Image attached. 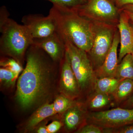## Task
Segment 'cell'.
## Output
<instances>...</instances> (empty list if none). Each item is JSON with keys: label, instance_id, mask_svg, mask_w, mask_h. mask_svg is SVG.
<instances>
[{"label": "cell", "instance_id": "6da1fadb", "mask_svg": "<svg viewBox=\"0 0 133 133\" xmlns=\"http://www.w3.org/2000/svg\"><path fill=\"white\" fill-rule=\"evenodd\" d=\"M45 52L33 44L26 52V66L18 78L16 95L22 109L40 104L50 91L53 66Z\"/></svg>", "mask_w": 133, "mask_h": 133}, {"label": "cell", "instance_id": "7a4b0ae2", "mask_svg": "<svg viewBox=\"0 0 133 133\" xmlns=\"http://www.w3.org/2000/svg\"><path fill=\"white\" fill-rule=\"evenodd\" d=\"M49 15L54 21L56 31L64 42L68 41L88 53L94 38L93 23L80 15L75 9L53 5Z\"/></svg>", "mask_w": 133, "mask_h": 133}, {"label": "cell", "instance_id": "3957f363", "mask_svg": "<svg viewBox=\"0 0 133 133\" xmlns=\"http://www.w3.org/2000/svg\"><path fill=\"white\" fill-rule=\"evenodd\" d=\"M5 6L0 9V50L3 55L13 58L22 65L33 38L27 28L9 17Z\"/></svg>", "mask_w": 133, "mask_h": 133}, {"label": "cell", "instance_id": "277c9868", "mask_svg": "<svg viewBox=\"0 0 133 133\" xmlns=\"http://www.w3.org/2000/svg\"><path fill=\"white\" fill-rule=\"evenodd\" d=\"M65 50L68 53L72 69L78 82L81 93L93 92L97 79L95 70L88 53L72 43L65 41Z\"/></svg>", "mask_w": 133, "mask_h": 133}, {"label": "cell", "instance_id": "5b68a950", "mask_svg": "<svg viewBox=\"0 0 133 133\" xmlns=\"http://www.w3.org/2000/svg\"><path fill=\"white\" fill-rule=\"evenodd\" d=\"M94 38L88 57L95 71L101 67L111 47L115 33L111 24L93 23Z\"/></svg>", "mask_w": 133, "mask_h": 133}, {"label": "cell", "instance_id": "8992f818", "mask_svg": "<svg viewBox=\"0 0 133 133\" xmlns=\"http://www.w3.org/2000/svg\"><path fill=\"white\" fill-rule=\"evenodd\" d=\"M87 121L106 130L116 129L133 124V109L116 108L88 113Z\"/></svg>", "mask_w": 133, "mask_h": 133}, {"label": "cell", "instance_id": "52a82bcc", "mask_svg": "<svg viewBox=\"0 0 133 133\" xmlns=\"http://www.w3.org/2000/svg\"><path fill=\"white\" fill-rule=\"evenodd\" d=\"M75 9L80 15L94 22L111 25L118 17V9L110 0H88Z\"/></svg>", "mask_w": 133, "mask_h": 133}, {"label": "cell", "instance_id": "ba28073f", "mask_svg": "<svg viewBox=\"0 0 133 133\" xmlns=\"http://www.w3.org/2000/svg\"><path fill=\"white\" fill-rule=\"evenodd\" d=\"M22 22L30 32L33 39L44 38L56 32L54 21L48 15L29 14L23 17Z\"/></svg>", "mask_w": 133, "mask_h": 133}, {"label": "cell", "instance_id": "9c48e42d", "mask_svg": "<svg viewBox=\"0 0 133 133\" xmlns=\"http://www.w3.org/2000/svg\"><path fill=\"white\" fill-rule=\"evenodd\" d=\"M61 76L59 91L62 94L75 99L81 95L78 82L72 69L68 53L65 50L64 57L61 62Z\"/></svg>", "mask_w": 133, "mask_h": 133}, {"label": "cell", "instance_id": "30bf717a", "mask_svg": "<svg viewBox=\"0 0 133 133\" xmlns=\"http://www.w3.org/2000/svg\"><path fill=\"white\" fill-rule=\"evenodd\" d=\"M33 44L45 51L54 63L61 62L64 57L65 43L56 31L44 38L33 39Z\"/></svg>", "mask_w": 133, "mask_h": 133}, {"label": "cell", "instance_id": "8fae6325", "mask_svg": "<svg viewBox=\"0 0 133 133\" xmlns=\"http://www.w3.org/2000/svg\"><path fill=\"white\" fill-rule=\"evenodd\" d=\"M88 114L85 105L78 102L67 109L62 115V122L66 131H77L85 124Z\"/></svg>", "mask_w": 133, "mask_h": 133}, {"label": "cell", "instance_id": "7c38bea8", "mask_svg": "<svg viewBox=\"0 0 133 133\" xmlns=\"http://www.w3.org/2000/svg\"><path fill=\"white\" fill-rule=\"evenodd\" d=\"M129 17L125 11L122 13L118 24L120 38L121 46L118 63L125 56L132 54L133 50V28L129 22Z\"/></svg>", "mask_w": 133, "mask_h": 133}, {"label": "cell", "instance_id": "4fadbf2b", "mask_svg": "<svg viewBox=\"0 0 133 133\" xmlns=\"http://www.w3.org/2000/svg\"><path fill=\"white\" fill-rule=\"evenodd\" d=\"M120 42L119 33L116 31L115 33L111 49L102 66L95 71L97 78L104 77H114L118 64L117 55L118 46Z\"/></svg>", "mask_w": 133, "mask_h": 133}, {"label": "cell", "instance_id": "5bb4252c", "mask_svg": "<svg viewBox=\"0 0 133 133\" xmlns=\"http://www.w3.org/2000/svg\"><path fill=\"white\" fill-rule=\"evenodd\" d=\"M56 114L52 103H45L41 106L26 122L25 129L27 131L33 130L44 120Z\"/></svg>", "mask_w": 133, "mask_h": 133}, {"label": "cell", "instance_id": "9a60e30c", "mask_svg": "<svg viewBox=\"0 0 133 133\" xmlns=\"http://www.w3.org/2000/svg\"><path fill=\"white\" fill-rule=\"evenodd\" d=\"M115 77L120 81L127 79L133 80V58L132 54L126 55L118 64Z\"/></svg>", "mask_w": 133, "mask_h": 133}, {"label": "cell", "instance_id": "2e32d148", "mask_svg": "<svg viewBox=\"0 0 133 133\" xmlns=\"http://www.w3.org/2000/svg\"><path fill=\"white\" fill-rule=\"evenodd\" d=\"M120 81L114 77L97 78L94 91L112 95Z\"/></svg>", "mask_w": 133, "mask_h": 133}, {"label": "cell", "instance_id": "e0dca14e", "mask_svg": "<svg viewBox=\"0 0 133 133\" xmlns=\"http://www.w3.org/2000/svg\"><path fill=\"white\" fill-rule=\"evenodd\" d=\"M87 103V107L92 110L102 109L109 105L114 99L112 95L94 91Z\"/></svg>", "mask_w": 133, "mask_h": 133}, {"label": "cell", "instance_id": "ac0fdd59", "mask_svg": "<svg viewBox=\"0 0 133 133\" xmlns=\"http://www.w3.org/2000/svg\"><path fill=\"white\" fill-rule=\"evenodd\" d=\"M133 91V80L127 79L121 81L112 95L117 103H120L128 97Z\"/></svg>", "mask_w": 133, "mask_h": 133}, {"label": "cell", "instance_id": "d6986e66", "mask_svg": "<svg viewBox=\"0 0 133 133\" xmlns=\"http://www.w3.org/2000/svg\"><path fill=\"white\" fill-rule=\"evenodd\" d=\"M77 103L75 99H72L61 94L52 103L56 114H63L70 108Z\"/></svg>", "mask_w": 133, "mask_h": 133}, {"label": "cell", "instance_id": "ffe728a7", "mask_svg": "<svg viewBox=\"0 0 133 133\" xmlns=\"http://www.w3.org/2000/svg\"><path fill=\"white\" fill-rule=\"evenodd\" d=\"M19 74L6 68L2 67L0 69V81L1 84L10 88L15 85Z\"/></svg>", "mask_w": 133, "mask_h": 133}, {"label": "cell", "instance_id": "44dd1931", "mask_svg": "<svg viewBox=\"0 0 133 133\" xmlns=\"http://www.w3.org/2000/svg\"><path fill=\"white\" fill-rule=\"evenodd\" d=\"M0 65L2 67L8 69L18 74H20L23 70L22 65L12 57L6 58L1 59Z\"/></svg>", "mask_w": 133, "mask_h": 133}, {"label": "cell", "instance_id": "7402d4cb", "mask_svg": "<svg viewBox=\"0 0 133 133\" xmlns=\"http://www.w3.org/2000/svg\"><path fill=\"white\" fill-rule=\"evenodd\" d=\"M53 5H58L69 8L78 7L86 3L88 0H48Z\"/></svg>", "mask_w": 133, "mask_h": 133}, {"label": "cell", "instance_id": "603a6c76", "mask_svg": "<svg viewBox=\"0 0 133 133\" xmlns=\"http://www.w3.org/2000/svg\"><path fill=\"white\" fill-rule=\"evenodd\" d=\"M104 129L95 124L88 123L84 124L76 131L78 133H101L104 132Z\"/></svg>", "mask_w": 133, "mask_h": 133}, {"label": "cell", "instance_id": "cb8c5ba5", "mask_svg": "<svg viewBox=\"0 0 133 133\" xmlns=\"http://www.w3.org/2000/svg\"><path fill=\"white\" fill-rule=\"evenodd\" d=\"M63 126V122L58 121H55L46 127L48 133H55L59 131Z\"/></svg>", "mask_w": 133, "mask_h": 133}, {"label": "cell", "instance_id": "d4e9b609", "mask_svg": "<svg viewBox=\"0 0 133 133\" xmlns=\"http://www.w3.org/2000/svg\"><path fill=\"white\" fill-rule=\"evenodd\" d=\"M105 132H111V133H133V124L125 126L116 129L107 130Z\"/></svg>", "mask_w": 133, "mask_h": 133}, {"label": "cell", "instance_id": "484cf974", "mask_svg": "<svg viewBox=\"0 0 133 133\" xmlns=\"http://www.w3.org/2000/svg\"><path fill=\"white\" fill-rule=\"evenodd\" d=\"M116 7L121 8L126 5L133 4V0H116Z\"/></svg>", "mask_w": 133, "mask_h": 133}, {"label": "cell", "instance_id": "4316f807", "mask_svg": "<svg viewBox=\"0 0 133 133\" xmlns=\"http://www.w3.org/2000/svg\"><path fill=\"white\" fill-rule=\"evenodd\" d=\"M125 107L129 109H133V95L129 98L124 104Z\"/></svg>", "mask_w": 133, "mask_h": 133}, {"label": "cell", "instance_id": "83f0119b", "mask_svg": "<svg viewBox=\"0 0 133 133\" xmlns=\"http://www.w3.org/2000/svg\"><path fill=\"white\" fill-rule=\"evenodd\" d=\"M36 132L38 133H48L46 126L44 125L38 127Z\"/></svg>", "mask_w": 133, "mask_h": 133}, {"label": "cell", "instance_id": "f1b7e54d", "mask_svg": "<svg viewBox=\"0 0 133 133\" xmlns=\"http://www.w3.org/2000/svg\"><path fill=\"white\" fill-rule=\"evenodd\" d=\"M125 11L127 13L129 19H131V21L133 22V11L125 10Z\"/></svg>", "mask_w": 133, "mask_h": 133}, {"label": "cell", "instance_id": "f546056e", "mask_svg": "<svg viewBox=\"0 0 133 133\" xmlns=\"http://www.w3.org/2000/svg\"><path fill=\"white\" fill-rule=\"evenodd\" d=\"M125 10L133 11V4H130L125 6Z\"/></svg>", "mask_w": 133, "mask_h": 133}, {"label": "cell", "instance_id": "4dcf8cb0", "mask_svg": "<svg viewBox=\"0 0 133 133\" xmlns=\"http://www.w3.org/2000/svg\"><path fill=\"white\" fill-rule=\"evenodd\" d=\"M111 1H112V2H113L114 3H115V1H116V0H110Z\"/></svg>", "mask_w": 133, "mask_h": 133}, {"label": "cell", "instance_id": "1f68e13d", "mask_svg": "<svg viewBox=\"0 0 133 133\" xmlns=\"http://www.w3.org/2000/svg\"><path fill=\"white\" fill-rule=\"evenodd\" d=\"M132 56H133V51H132Z\"/></svg>", "mask_w": 133, "mask_h": 133}]
</instances>
